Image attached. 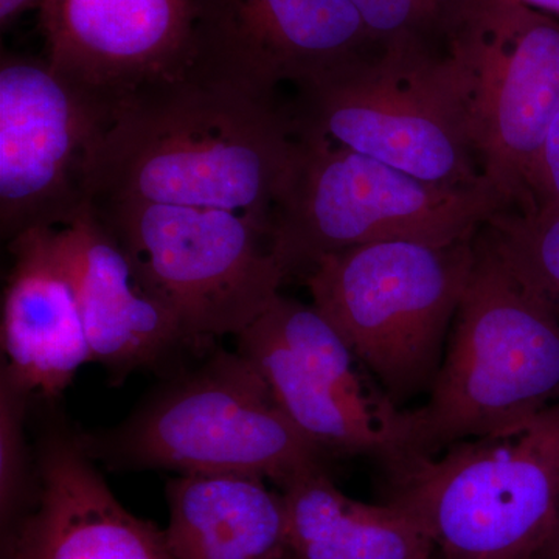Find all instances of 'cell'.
I'll use <instances>...</instances> for the list:
<instances>
[{
  "mask_svg": "<svg viewBox=\"0 0 559 559\" xmlns=\"http://www.w3.org/2000/svg\"><path fill=\"white\" fill-rule=\"evenodd\" d=\"M289 110L201 76L121 102L90 170L92 202L226 210L272 227L297 157Z\"/></svg>",
  "mask_w": 559,
  "mask_h": 559,
  "instance_id": "cell-1",
  "label": "cell"
},
{
  "mask_svg": "<svg viewBox=\"0 0 559 559\" xmlns=\"http://www.w3.org/2000/svg\"><path fill=\"white\" fill-rule=\"evenodd\" d=\"M558 403L559 314L484 226L428 403L406 411V457L509 432Z\"/></svg>",
  "mask_w": 559,
  "mask_h": 559,
  "instance_id": "cell-2",
  "label": "cell"
},
{
  "mask_svg": "<svg viewBox=\"0 0 559 559\" xmlns=\"http://www.w3.org/2000/svg\"><path fill=\"white\" fill-rule=\"evenodd\" d=\"M80 440L114 471L245 474L280 488L326 455L282 411L259 369L224 349L173 374L119 425Z\"/></svg>",
  "mask_w": 559,
  "mask_h": 559,
  "instance_id": "cell-3",
  "label": "cell"
},
{
  "mask_svg": "<svg viewBox=\"0 0 559 559\" xmlns=\"http://www.w3.org/2000/svg\"><path fill=\"white\" fill-rule=\"evenodd\" d=\"M385 469L389 502L423 525L433 559H533L559 513V403L509 432Z\"/></svg>",
  "mask_w": 559,
  "mask_h": 559,
  "instance_id": "cell-4",
  "label": "cell"
},
{
  "mask_svg": "<svg viewBox=\"0 0 559 559\" xmlns=\"http://www.w3.org/2000/svg\"><path fill=\"white\" fill-rule=\"evenodd\" d=\"M474 237L441 246L371 242L323 255L307 271L312 305L396 407L437 380Z\"/></svg>",
  "mask_w": 559,
  "mask_h": 559,
  "instance_id": "cell-5",
  "label": "cell"
},
{
  "mask_svg": "<svg viewBox=\"0 0 559 559\" xmlns=\"http://www.w3.org/2000/svg\"><path fill=\"white\" fill-rule=\"evenodd\" d=\"M296 135V164L272 223L288 275L371 242L468 240L507 209L491 187L433 186L326 140Z\"/></svg>",
  "mask_w": 559,
  "mask_h": 559,
  "instance_id": "cell-6",
  "label": "cell"
},
{
  "mask_svg": "<svg viewBox=\"0 0 559 559\" xmlns=\"http://www.w3.org/2000/svg\"><path fill=\"white\" fill-rule=\"evenodd\" d=\"M289 114L296 134L356 151L433 186L491 187L474 153L444 51L382 47L299 87Z\"/></svg>",
  "mask_w": 559,
  "mask_h": 559,
  "instance_id": "cell-7",
  "label": "cell"
},
{
  "mask_svg": "<svg viewBox=\"0 0 559 559\" xmlns=\"http://www.w3.org/2000/svg\"><path fill=\"white\" fill-rule=\"evenodd\" d=\"M91 207L202 347L248 329L288 277L274 231L248 216L135 200Z\"/></svg>",
  "mask_w": 559,
  "mask_h": 559,
  "instance_id": "cell-8",
  "label": "cell"
},
{
  "mask_svg": "<svg viewBox=\"0 0 559 559\" xmlns=\"http://www.w3.org/2000/svg\"><path fill=\"white\" fill-rule=\"evenodd\" d=\"M481 175L507 209L559 112V20L521 0H465L444 49Z\"/></svg>",
  "mask_w": 559,
  "mask_h": 559,
  "instance_id": "cell-9",
  "label": "cell"
},
{
  "mask_svg": "<svg viewBox=\"0 0 559 559\" xmlns=\"http://www.w3.org/2000/svg\"><path fill=\"white\" fill-rule=\"evenodd\" d=\"M114 110L49 61L0 64V231L60 229L91 205L90 170Z\"/></svg>",
  "mask_w": 559,
  "mask_h": 559,
  "instance_id": "cell-10",
  "label": "cell"
},
{
  "mask_svg": "<svg viewBox=\"0 0 559 559\" xmlns=\"http://www.w3.org/2000/svg\"><path fill=\"white\" fill-rule=\"evenodd\" d=\"M381 49L352 0H202L190 73L274 98L280 84L310 86Z\"/></svg>",
  "mask_w": 559,
  "mask_h": 559,
  "instance_id": "cell-11",
  "label": "cell"
},
{
  "mask_svg": "<svg viewBox=\"0 0 559 559\" xmlns=\"http://www.w3.org/2000/svg\"><path fill=\"white\" fill-rule=\"evenodd\" d=\"M202 0H43L51 68L116 110L153 84L189 75Z\"/></svg>",
  "mask_w": 559,
  "mask_h": 559,
  "instance_id": "cell-12",
  "label": "cell"
},
{
  "mask_svg": "<svg viewBox=\"0 0 559 559\" xmlns=\"http://www.w3.org/2000/svg\"><path fill=\"white\" fill-rule=\"evenodd\" d=\"M38 491L2 540L5 559H176L164 530L124 509L84 450L80 432L51 418L39 437Z\"/></svg>",
  "mask_w": 559,
  "mask_h": 559,
  "instance_id": "cell-13",
  "label": "cell"
},
{
  "mask_svg": "<svg viewBox=\"0 0 559 559\" xmlns=\"http://www.w3.org/2000/svg\"><path fill=\"white\" fill-rule=\"evenodd\" d=\"M79 301L92 362L120 384L140 369H170L201 348L176 312L140 277L128 253L91 205L55 230Z\"/></svg>",
  "mask_w": 559,
  "mask_h": 559,
  "instance_id": "cell-14",
  "label": "cell"
},
{
  "mask_svg": "<svg viewBox=\"0 0 559 559\" xmlns=\"http://www.w3.org/2000/svg\"><path fill=\"white\" fill-rule=\"evenodd\" d=\"M51 227L9 241L13 264L2 300L3 369L31 395L55 400L92 362L75 290Z\"/></svg>",
  "mask_w": 559,
  "mask_h": 559,
  "instance_id": "cell-15",
  "label": "cell"
},
{
  "mask_svg": "<svg viewBox=\"0 0 559 559\" xmlns=\"http://www.w3.org/2000/svg\"><path fill=\"white\" fill-rule=\"evenodd\" d=\"M237 340V352L263 374L282 411L326 454L369 455L385 468L406 457V411L353 395L294 355L260 316Z\"/></svg>",
  "mask_w": 559,
  "mask_h": 559,
  "instance_id": "cell-16",
  "label": "cell"
},
{
  "mask_svg": "<svg viewBox=\"0 0 559 559\" xmlns=\"http://www.w3.org/2000/svg\"><path fill=\"white\" fill-rule=\"evenodd\" d=\"M245 474H180L168 481L165 539L176 559H282L289 551L283 492Z\"/></svg>",
  "mask_w": 559,
  "mask_h": 559,
  "instance_id": "cell-17",
  "label": "cell"
},
{
  "mask_svg": "<svg viewBox=\"0 0 559 559\" xmlns=\"http://www.w3.org/2000/svg\"><path fill=\"white\" fill-rule=\"evenodd\" d=\"M288 510L294 559H433V544L399 503L359 502L336 487L325 466L280 488Z\"/></svg>",
  "mask_w": 559,
  "mask_h": 559,
  "instance_id": "cell-18",
  "label": "cell"
},
{
  "mask_svg": "<svg viewBox=\"0 0 559 559\" xmlns=\"http://www.w3.org/2000/svg\"><path fill=\"white\" fill-rule=\"evenodd\" d=\"M485 227L559 314V210H500Z\"/></svg>",
  "mask_w": 559,
  "mask_h": 559,
  "instance_id": "cell-19",
  "label": "cell"
},
{
  "mask_svg": "<svg viewBox=\"0 0 559 559\" xmlns=\"http://www.w3.org/2000/svg\"><path fill=\"white\" fill-rule=\"evenodd\" d=\"M31 393L3 369L0 374V520L2 540L24 520L38 491L25 441V414Z\"/></svg>",
  "mask_w": 559,
  "mask_h": 559,
  "instance_id": "cell-20",
  "label": "cell"
},
{
  "mask_svg": "<svg viewBox=\"0 0 559 559\" xmlns=\"http://www.w3.org/2000/svg\"><path fill=\"white\" fill-rule=\"evenodd\" d=\"M382 47L443 51L465 0H352Z\"/></svg>",
  "mask_w": 559,
  "mask_h": 559,
  "instance_id": "cell-21",
  "label": "cell"
},
{
  "mask_svg": "<svg viewBox=\"0 0 559 559\" xmlns=\"http://www.w3.org/2000/svg\"><path fill=\"white\" fill-rule=\"evenodd\" d=\"M527 189L530 209L559 210V112L533 162Z\"/></svg>",
  "mask_w": 559,
  "mask_h": 559,
  "instance_id": "cell-22",
  "label": "cell"
},
{
  "mask_svg": "<svg viewBox=\"0 0 559 559\" xmlns=\"http://www.w3.org/2000/svg\"><path fill=\"white\" fill-rule=\"evenodd\" d=\"M43 0H0V22L7 27L25 11L40 9Z\"/></svg>",
  "mask_w": 559,
  "mask_h": 559,
  "instance_id": "cell-23",
  "label": "cell"
},
{
  "mask_svg": "<svg viewBox=\"0 0 559 559\" xmlns=\"http://www.w3.org/2000/svg\"><path fill=\"white\" fill-rule=\"evenodd\" d=\"M533 559H559V513L549 536L544 540L538 554Z\"/></svg>",
  "mask_w": 559,
  "mask_h": 559,
  "instance_id": "cell-24",
  "label": "cell"
},
{
  "mask_svg": "<svg viewBox=\"0 0 559 559\" xmlns=\"http://www.w3.org/2000/svg\"><path fill=\"white\" fill-rule=\"evenodd\" d=\"M527 3L532 9L543 11V13L550 14V16L558 17L559 20V0H521Z\"/></svg>",
  "mask_w": 559,
  "mask_h": 559,
  "instance_id": "cell-25",
  "label": "cell"
},
{
  "mask_svg": "<svg viewBox=\"0 0 559 559\" xmlns=\"http://www.w3.org/2000/svg\"><path fill=\"white\" fill-rule=\"evenodd\" d=\"M282 559H294V557L290 555V551H288V554H286Z\"/></svg>",
  "mask_w": 559,
  "mask_h": 559,
  "instance_id": "cell-26",
  "label": "cell"
}]
</instances>
